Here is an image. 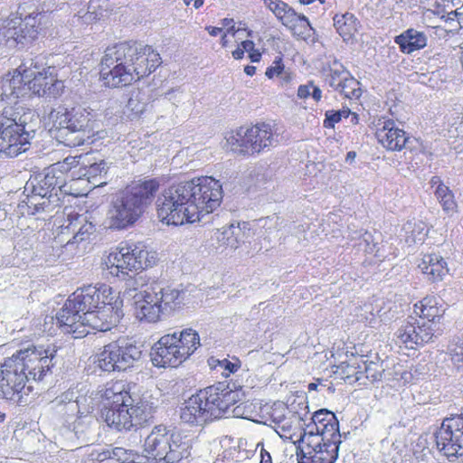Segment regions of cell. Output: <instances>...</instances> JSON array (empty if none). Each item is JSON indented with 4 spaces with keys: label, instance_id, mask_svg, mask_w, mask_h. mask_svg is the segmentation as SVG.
Wrapping results in <instances>:
<instances>
[{
    "label": "cell",
    "instance_id": "obj_11",
    "mask_svg": "<svg viewBox=\"0 0 463 463\" xmlns=\"http://www.w3.org/2000/svg\"><path fill=\"white\" fill-rule=\"evenodd\" d=\"M156 252L143 242H123L109 250L101 260L103 269L118 279H131L156 266Z\"/></svg>",
    "mask_w": 463,
    "mask_h": 463
},
{
    "label": "cell",
    "instance_id": "obj_15",
    "mask_svg": "<svg viewBox=\"0 0 463 463\" xmlns=\"http://www.w3.org/2000/svg\"><path fill=\"white\" fill-rule=\"evenodd\" d=\"M273 130L269 124L256 123L238 128L229 132L222 146L229 151L240 156H254L270 146Z\"/></svg>",
    "mask_w": 463,
    "mask_h": 463
},
{
    "label": "cell",
    "instance_id": "obj_36",
    "mask_svg": "<svg viewBox=\"0 0 463 463\" xmlns=\"http://www.w3.org/2000/svg\"><path fill=\"white\" fill-rule=\"evenodd\" d=\"M298 94L300 98L307 97L309 95L307 87L305 85L299 86Z\"/></svg>",
    "mask_w": 463,
    "mask_h": 463
},
{
    "label": "cell",
    "instance_id": "obj_24",
    "mask_svg": "<svg viewBox=\"0 0 463 463\" xmlns=\"http://www.w3.org/2000/svg\"><path fill=\"white\" fill-rule=\"evenodd\" d=\"M374 134L382 146L391 151L402 150L408 141L407 134L386 118H380L374 122Z\"/></svg>",
    "mask_w": 463,
    "mask_h": 463
},
{
    "label": "cell",
    "instance_id": "obj_33",
    "mask_svg": "<svg viewBox=\"0 0 463 463\" xmlns=\"http://www.w3.org/2000/svg\"><path fill=\"white\" fill-rule=\"evenodd\" d=\"M351 111L348 109L341 110H330L326 113L324 126L327 128H334V126L340 121L342 118H348Z\"/></svg>",
    "mask_w": 463,
    "mask_h": 463
},
{
    "label": "cell",
    "instance_id": "obj_27",
    "mask_svg": "<svg viewBox=\"0 0 463 463\" xmlns=\"http://www.w3.org/2000/svg\"><path fill=\"white\" fill-rule=\"evenodd\" d=\"M421 273L431 282L442 280L449 273V267L445 260L436 254H425L419 263Z\"/></svg>",
    "mask_w": 463,
    "mask_h": 463
},
{
    "label": "cell",
    "instance_id": "obj_23",
    "mask_svg": "<svg viewBox=\"0 0 463 463\" xmlns=\"http://www.w3.org/2000/svg\"><path fill=\"white\" fill-rule=\"evenodd\" d=\"M326 78L329 85L343 96L350 99L361 97L363 89L360 82L337 61L328 66Z\"/></svg>",
    "mask_w": 463,
    "mask_h": 463
},
{
    "label": "cell",
    "instance_id": "obj_37",
    "mask_svg": "<svg viewBox=\"0 0 463 463\" xmlns=\"http://www.w3.org/2000/svg\"><path fill=\"white\" fill-rule=\"evenodd\" d=\"M243 55H244V51H242V49H241V48H237L235 51L232 52V56L235 59H241V58H243Z\"/></svg>",
    "mask_w": 463,
    "mask_h": 463
},
{
    "label": "cell",
    "instance_id": "obj_12",
    "mask_svg": "<svg viewBox=\"0 0 463 463\" xmlns=\"http://www.w3.org/2000/svg\"><path fill=\"white\" fill-rule=\"evenodd\" d=\"M158 186L156 180H147L129 186L119 194L109 210V227L119 230L136 223L155 198Z\"/></svg>",
    "mask_w": 463,
    "mask_h": 463
},
{
    "label": "cell",
    "instance_id": "obj_9",
    "mask_svg": "<svg viewBox=\"0 0 463 463\" xmlns=\"http://www.w3.org/2000/svg\"><path fill=\"white\" fill-rule=\"evenodd\" d=\"M234 415L264 423L292 440L300 439L305 429L301 416L280 402L250 401L239 406Z\"/></svg>",
    "mask_w": 463,
    "mask_h": 463
},
{
    "label": "cell",
    "instance_id": "obj_38",
    "mask_svg": "<svg viewBox=\"0 0 463 463\" xmlns=\"http://www.w3.org/2000/svg\"><path fill=\"white\" fill-rule=\"evenodd\" d=\"M250 58L251 61H259L261 58V54L258 52H252L250 53Z\"/></svg>",
    "mask_w": 463,
    "mask_h": 463
},
{
    "label": "cell",
    "instance_id": "obj_19",
    "mask_svg": "<svg viewBox=\"0 0 463 463\" xmlns=\"http://www.w3.org/2000/svg\"><path fill=\"white\" fill-rule=\"evenodd\" d=\"M265 5L298 39L313 44L317 36L308 20L281 1H264Z\"/></svg>",
    "mask_w": 463,
    "mask_h": 463
},
{
    "label": "cell",
    "instance_id": "obj_13",
    "mask_svg": "<svg viewBox=\"0 0 463 463\" xmlns=\"http://www.w3.org/2000/svg\"><path fill=\"white\" fill-rule=\"evenodd\" d=\"M37 115L28 109H5L1 114V152L14 157L27 151L38 123Z\"/></svg>",
    "mask_w": 463,
    "mask_h": 463
},
{
    "label": "cell",
    "instance_id": "obj_3",
    "mask_svg": "<svg viewBox=\"0 0 463 463\" xmlns=\"http://www.w3.org/2000/svg\"><path fill=\"white\" fill-rule=\"evenodd\" d=\"M161 63L160 54L146 43L139 41L118 43L104 52L99 76L108 88L126 87L150 75Z\"/></svg>",
    "mask_w": 463,
    "mask_h": 463
},
{
    "label": "cell",
    "instance_id": "obj_17",
    "mask_svg": "<svg viewBox=\"0 0 463 463\" xmlns=\"http://www.w3.org/2000/svg\"><path fill=\"white\" fill-rule=\"evenodd\" d=\"M142 347L131 338L124 337L105 345L97 355L98 365L106 372H122L133 367L140 359Z\"/></svg>",
    "mask_w": 463,
    "mask_h": 463
},
{
    "label": "cell",
    "instance_id": "obj_6",
    "mask_svg": "<svg viewBox=\"0 0 463 463\" xmlns=\"http://www.w3.org/2000/svg\"><path fill=\"white\" fill-rule=\"evenodd\" d=\"M339 445L336 417L328 410H319L313 414L299 439L298 463H334Z\"/></svg>",
    "mask_w": 463,
    "mask_h": 463
},
{
    "label": "cell",
    "instance_id": "obj_20",
    "mask_svg": "<svg viewBox=\"0 0 463 463\" xmlns=\"http://www.w3.org/2000/svg\"><path fill=\"white\" fill-rule=\"evenodd\" d=\"M39 32V21L34 16L6 19L2 25V42L6 46L23 47L33 43Z\"/></svg>",
    "mask_w": 463,
    "mask_h": 463
},
{
    "label": "cell",
    "instance_id": "obj_1",
    "mask_svg": "<svg viewBox=\"0 0 463 463\" xmlns=\"http://www.w3.org/2000/svg\"><path fill=\"white\" fill-rule=\"evenodd\" d=\"M124 316L119 293L103 283H92L72 292L57 313L60 328L81 338L115 328Z\"/></svg>",
    "mask_w": 463,
    "mask_h": 463
},
{
    "label": "cell",
    "instance_id": "obj_2",
    "mask_svg": "<svg viewBox=\"0 0 463 463\" xmlns=\"http://www.w3.org/2000/svg\"><path fill=\"white\" fill-rule=\"evenodd\" d=\"M224 192L212 176H197L165 189L156 203L159 221L180 226L198 222L222 203Z\"/></svg>",
    "mask_w": 463,
    "mask_h": 463
},
{
    "label": "cell",
    "instance_id": "obj_29",
    "mask_svg": "<svg viewBox=\"0 0 463 463\" xmlns=\"http://www.w3.org/2000/svg\"><path fill=\"white\" fill-rule=\"evenodd\" d=\"M430 185L443 211L448 214L455 213L458 204L451 190L437 176L430 179Z\"/></svg>",
    "mask_w": 463,
    "mask_h": 463
},
{
    "label": "cell",
    "instance_id": "obj_31",
    "mask_svg": "<svg viewBox=\"0 0 463 463\" xmlns=\"http://www.w3.org/2000/svg\"><path fill=\"white\" fill-rule=\"evenodd\" d=\"M433 12L439 17L445 20L456 21L463 26V2L462 1H441L436 2Z\"/></svg>",
    "mask_w": 463,
    "mask_h": 463
},
{
    "label": "cell",
    "instance_id": "obj_30",
    "mask_svg": "<svg viewBox=\"0 0 463 463\" xmlns=\"http://www.w3.org/2000/svg\"><path fill=\"white\" fill-rule=\"evenodd\" d=\"M333 24L337 33L346 43L353 40L360 28L359 21L350 13L335 14Z\"/></svg>",
    "mask_w": 463,
    "mask_h": 463
},
{
    "label": "cell",
    "instance_id": "obj_32",
    "mask_svg": "<svg viewBox=\"0 0 463 463\" xmlns=\"http://www.w3.org/2000/svg\"><path fill=\"white\" fill-rule=\"evenodd\" d=\"M449 353L455 366L463 371V339H456L451 344Z\"/></svg>",
    "mask_w": 463,
    "mask_h": 463
},
{
    "label": "cell",
    "instance_id": "obj_18",
    "mask_svg": "<svg viewBox=\"0 0 463 463\" xmlns=\"http://www.w3.org/2000/svg\"><path fill=\"white\" fill-rule=\"evenodd\" d=\"M177 298V293L165 289L142 292L134 300V315L142 322H158L174 309Z\"/></svg>",
    "mask_w": 463,
    "mask_h": 463
},
{
    "label": "cell",
    "instance_id": "obj_39",
    "mask_svg": "<svg viewBox=\"0 0 463 463\" xmlns=\"http://www.w3.org/2000/svg\"><path fill=\"white\" fill-rule=\"evenodd\" d=\"M244 71H245V72H246V74H248V75H253V74L255 73V71H256V68H255V67H253V66H249V65H248V66H246V67L244 68Z\"/></svg>",
    "mask_w": 463,
    "mask_h": 463
},
{
    "label": "cell",
    "instance_id": "obj_14",
    "mask_svg": "<svg viewBox=\"0 0 463 463\" xmlns=\"http://www.w3.org/2000/svg\"><path fill=\"white\" fill-rule=\"evenodd\" d=\"M199 346L198 333L185 328L162 336L151 347L149 356L156 367L174 368L186 361Z\"/></svg>",
    "mask_w": 463,
    "mask_h": 463
},
{
    "label": "cell",
    "instance_id": "obj_10",
    "mask_svg": "<svg viewBox=\"0 0 463 463\" xmlns=\"http://www.w3.org/2000/svg\"><path fill=\"white\" fill-rule=\"evenodd\" d=\"M64 90L52 68H28L21 66L7 73L2 80V97L34 95L41 98H58Z\"/></svg>",
    "mask_w": 463,
    "mask_h": 463
},
{
    "label": "cell",
    "instance_id": "obj_8",
    "mask_svg": "<svg viewBox=\"0 0 463 463\" xmlns=\"http://www.w3.org/2000/svg\"><path fill=\"white\" fill-rule=\"evenodd\" d=\"M242 388L234 382H223L198 391L184 402L180 416L183 421L200 425L224 414L242 399Z\"/></svg>",
    "mask_w": 463,
    "mask_h": 463
},
{
    "label": "cell",
    "instance_id": "obj_42",
    "mask_svg": "<svg viewBox=\"0 0 463 463\" xmlns=\"http://www.w3.org/2000/svg\"><path fill=\"white\" fill-rule=\"evenodd\" d=\"M461 64H462V68H463V49H462V52H461Z\"/></svg>",
    "mask_w": 463,
    "mask_h": 463
},
{
    "label": "cell",
    "instance_id": "obj_26",
    "mask_svg": "<svg viewBox=\"0 0 463 463\" xmlns=\"http://www.w3.org/2000/svg\"><path fill=\"white\" fill-rule=\"evenodd\" d=\"M448 306L438 295L430 294L417 301L413 315L433 324H439Z\"/></svg>",
    "mask_w": 463,
    "mask_h": 463
},
{
    "label": "cell",
    "instance_id": "obj_43",
    "mask_svg": "<svg viewBox=\"0 0 463 463\" xmlns=\"http://www.w3.org/2000/svg\"><path fill=\"white\" fill-rule=\"evenodd\" d=\"M202 4H203V2L196 3V5H196V7H198V5H202Z\"/></svg>",
    "mask_w": 463,
    "mask_h": 463
},
{
    "label": "cell",
    "instance_id": "obj_35",
    "mask_svg": "<svg viewBox=\"0 0 463 463\" xmlns=\"http://www.w3.org/2000/svg\"><path fill=\"white\" fill-rule=\"evenodd\" d=\"M241 46L243 48L244 51L248 52H252L253 49H254V43L251 42V41H244L241 43Z\"/></svg>",
    "mask_w": 463,
    "mask_h": 463
},
{
    "label": "cell",
    "instance_id": "obj_28",
    "mask_svg": "<svg viewBox=\"0 0 463 463\" xmlns=\"http://www.w3.org/2000/svg\"><path fill=\"white\" fill-rule=\"evenodd\" d=\"M402 52L411 53L423 49L427 45L425 34L415 29H408L394 39Z\"/></svg>",
    "mask_w": 463,
    "mask_h": 463
},
{
    "label": "cell",
    "instance_id": "obj_4",
    "mask_svg": "<svg viewBox=\"0 0 463 463\" xmlns=\"http://www.w3.org/2000/svg\"><path fill=\"white\" fill-rule=\"evenodd\" d=\"M99 411L104 421L119 430H134L148 425L155 414L152 402L127 381L106 384L99 395Z\"/></svg>",
    "mask_w": 463,
    "mask_h": 463
},
{
    "label": "cell",
    "instance_id": "obj_40",
    "mask_svg": "<svg viewBox=\"0 0 463 463\" xmlns=\"http://www.w3.org/2000/svg\"><path fill=\"white\" fill-rule=\"evenodd\" d=\"M207 30L213 36L217 35L218 33H220L222 32V30L220 28L207 27Z\"/></svg>",
    "mask_w": 463,
    "mask_h": 463
},
{
    "label": "cell",
    "instance_id": "obj_22",
    "mask_svg": "<svg viewBox=\"0 0 463 463\" xmlns=\"http://www.w3.org/2000/svg\"><path fill=\"white\" fill-rule=\"evenodd\" d=\"M437 325L413 315L408 317L398 330V342L409 349L420 348L434 339Z\"/></svg>",
    "mask_w": 463,
    "mask_h": 463
},
{
    "label": "cell",
    "instance_id": "obj_5",
    "mask_svg": "<svg viewBox=\"0 0 463 463\" xmlns=\"http://www.w3.org/2000/svg\"><path fill=\"white\" fill-rule=\"evenodd\" d=\"M55 354L52 347L32 346L6 358L1 365L2 398L13 402L21 401L29 387L51 370Z\"/></svg>",
    "mask_w": 463,
    "mask_h": 463
},
{
    "label": "cell",
    "instance_id": "obj_25",
    "mask_svg": "<svg viewBox=\"0 0 463 463\" xmlns=\"http://www.w3.org/2000/svg\"><path fill=\"white\" fill-rule=\"evenodd\" d=\"M88 463H157V461L134 450L116 448L91 455Z\"/></svg>",
    "mask_w": 463,
    "mask_h": 463
},
{
    "label": "cell",
    "instance_id": "obj_7",
    "mask_svg": "<svg viewBox=\"0 0 463 463\" xmlns=\"http://www.w3.org/2000/svg\"><path fill=\"white\" fill-rule=\"evenodd\" d=\"M45 128L52 138L70 147L90 144L100 132L94 114L78 106L62 105L52 109L45 118Z\"/></svg>",
    "mask_w": 463,
    "mask_h": 463
},
{
    "label": "cell",
    "instance_id": "obj_21",
    "mask_svg": "<svg viewBox=\"0 0 463 463\" xmlns=\"http://www.w3.org/2000/svg\"><path fill=\"white\" fill-rule=\"evenodd\" d=\"M437 447L447 458L463 456V415L446 418L436 435Z\"/></svg>",
    "mask_w": 463,
    "mask_h": 463
},
{
    "label": "cell",
    "instance_id": "obj_41",
    "mask_svg": "<svg viewBox=\"0 0 463 463\" xmlns=\"http://www.w3.org/2000/svg\"><path fill=\"white\" fill-rule=\"evenodd\" d=\"M313 97L316 100H319L321 97V91L318 88H315Z\"/></svg>",
    "mask_w": 463,
    "mask_h": 463
},
{
    "label": "cell",
    "instance_id": "obj_34",
    "mask_svg": "<svg viewBox=\"0 0 463 463\" xmlns=\"http://www.w3.org/2000/svg\"><path fill=\"white\" fill-rule=\"evenodd\" d=\"M284 70V65L280 58H277L274 61L273 65L269 67L266 71V75L268 78L271 79L276 74L280 73Z\"/></svg>",
    "mask_w": 463,
    "mask_h": 463
},
{
    "label": "cell",
    "instance_id": "obj_16",
    "mask_svg": "<svg viewBox=\"0 0 463 463\" xmlns=\"http://www.w3.org/2000/svg\"><path fill=\"white\" fill-rule=\"evenodd\" d=\"M145 449L156 461L177 463L185 456L187 444L175 430L160 425L146 438Z\"/></svg>",
    "mask_w": 463,
    "mask_h": 463
}]
</instances>
